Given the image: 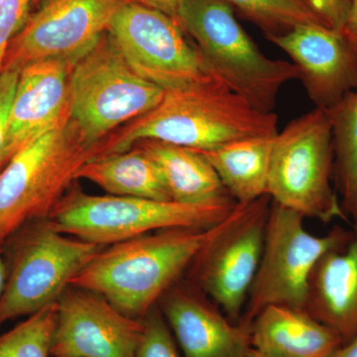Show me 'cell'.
I'll return each mask as SVG.
<instances>
[{
  "instance_id": "obj_3",
  "label": "cell",
  "mask_w": 357,
  "mask_h": 357,
  "mask_svg": "<svg viewBox=\"0 0 357 357\" xmlns=\"http://www.w3.org/2000/svg\"><path fill=\"white\" fill-rule=\"evenodd\" d=\"M177 21L211 74L260 112H273L284 84L300 79L293 62L259 50L223 0H180Z\"/></svg>"
},
{
  "instance_id": "obj_24",
  "label": "cell",
  "mask_w": 357,
  "mask_h": 357,
  "mask_svg": "<svg viewBox=\"0 0 357 357\" xmlns=\"http://www.w3.org/2000/svg\"><path fill=\"white\" fill-rule=\"evenodd\" d=\"M57 303L35 312L0 335V357H53Z\"/></svg>"
},
{
  "instance_id": "obj_20",
  "label": "cell",
  "mask_w": 357,
  "mask_h": 357,
  "mask_svg": "<svg viewBox=\"0 0 357 357\" xmlns=\"http://www.w3.org/2000/svg\"><path fill=\"white\" fill-rule=\"evenodd\" d=\"M275 136L248 138L197 151L208 159L234 201L248 204L267 195Z\"/></svg>"
},
{
  "instance_id": "obj_10",
  "label": "cell",
  "mask_w": 357,
  "mask_h": 357,
  "mask_svg": "<svg viewBox=\"0 0 357 357\" xmlns=\"http://www.w3.org/2000/svg\"><path fill=\"white\" fill-rule=\"evenodd\" d=\"M107 33L134 72L165 91L220 82L178 21L158 10L126 2Z\"/></svg>"
},
{
  "instance_id": "obj_28",
  "label": "cell",
  "mask_w": 357,
  "mask_h": 357,
  "mask_svg": "<svg viewBox=\"0 0 357 357\" xmlns=\"http://www.w3.org/2000/svg\"><path fill=\"white\" fill-rule=\"evenodd\" d=\"M351 0H307L326 26L342 31L349 16Z\"/></svg>"
},
{
  "instance_id": "obj_2",
  "label": "cell",
  "mask_w": 357,
  "mask_h": 357,
  "mask_svg": "<svg viewBox=\"0 0 357 357\" xmlns=\"http://www.w3.org/2000/svg\"><path fill=\"white\" fill-rule=\"evenodd\" d=\"M278 117L256 109L222 82L166 91L161 102L107 137L109 153L128 151L141 140L194 150H213L236 141L275 136Z\"/></svg>"
},
{
  "instance_id": "obj_4",
  "label": "cell",
  "mask_w": 357,
  "mask_h": 357,
  "mask_svg": "<svg viewBox=\"0 0 357 357\" xmlns=\"http://www.w3.org/2000/svg\"><path fill=\"white\" fill-rule=\"evenodd\" d=\"M105 155V138L91 144L70 119L14 155L0 171V248L26 223L48 218L79 169Z\"/></svg>"
},
{
  "instance_id": "obj_11",
  "label": "cell",
  "mask_w": 357,
  "mask_h": 357,
  "mask_svg": "<svg viewBox=\"0 0 357 357\" xmlns=\"http://www.w3.org/2000/svg\"><path fill=\"white\" fill-rule=\"evenodd\" d=\"M272 199L268 195L236 204L188 273L190 282L239 324L261 260Z\"/></svg>"
},
{
  "instance_id": "obj_18",
  "label": "cell",
  "mask_w": 357,
  "mask_h": 357,
  "mask_svg": "<svg viewBox=\"0 0 357 357\" xmlns=\"http://www.w3.org/2000/svg\"><path fill=\"white\" fill-rule=\"evenodd\" d=\"M251 347L268 357H330L342 345L331 328L306 310L264 307L249 328Z\"/></svg>"
},
{
  "instance_id": "obj_8",
  "label": "cell",
  "mask_w": 357,
  "mask_h": 357,
  "mask_svg": "<svg viewBox=\"0 0 357 357\" xmlns=\"http://www.w3.org/2000/svg\"><path fill=\"white\" fill-rule=\"evenodd\" d=\"M164 95L163 89L134 72L107 32L73 67L70 119L95 144L151 112Z\"/></svg>"
},
{
  "instance_id": "obj_14",
  "label": "cell",
  "mask_w": 357,
  "mask_h": 357,
  "mask_svg": "<svg viewBox=\"0 0 357 357\" xmlns=\"http://www.w3.org/2000/svg\"><path fill=\"white\" fill-rule=\"evenodd\" d=\"M270 41L297 66L299 79L317 109H332L357 89V51L342 31L314 23Z\"/></svg>"
},
{
  "instance_id": "obj_6",
  "label": "cell",
  "mask_w": 357,
  "mask_h": 357,
  "mask_svg": "<svg viewBox=\"0 0 357 357\" xmlns=\"http://www.w3.org/2000/svg\"><path fill=\"white\" fill-rule=\"evenodd\" d=\"M103 248L58 231L47 218L16 230L2 248L7 276L0 326L57 303L70 280Z\"/></svg>"
},
{
  "instance_id": "obj_17",
  "label": "cell",
  "mask_w": 357,
  "mask_h": 357,
  "mask_svg": "<svg viewBox=\"0 0 357 357\" xmlns=\"http://www.w3.org/2000/svg\"><path fill=\"white\" fill-rule=\"evenodd\" d=\"M351 225V239L328 251L314 267L305 307L342 344L357 337V220Z\"/></svg>"
},
{
  "instance_id": "obj_13",
  "label": "cell",
  "mask_w": 357,
  "mask_h": 357,
  "mask_svg": "<svg viewBox=\"0 0 357 357\" xmlns=\"http://www.w3.org/2000/svg\"><path fill=\"white\" fill-rule=\"evenodd\" d=\"M53 357H135L142 319L117 310L86 289L69 286L57 302Z\"/></svg>"
},
{
  "instance_id": "obj_5",
  "label": "cell",
  "mask_w": 357,
  "mask_h": 357,
  "mask_svg": "<svg viewBox=\"0 0 357 357\" xmlns=\"http://www.w3.org/2000/svg\"><path fill=\"white\" fill-rule=\"evenodd\" d=\"M236 204H185L114 195L93 196L70 187L47 218L62 234L109 246L158 230L213 227Z\"/></svg>"
},
{
  "instance_id": "obj_26",
  "label": "cell",
  "mask_w": 357,
  "mask_h": 357,
  "mask_svg": "<svg viewBox=\"0 0 357 357\" xmlns=\"http://www.w3.org/2000/svg\"><path fill=\"white\" fill-rule=\"evenodd\" d=\"M33 0H0V74L9 45L29 17Z\"/></svg>"
},
{
  "instance_id": "obj_27",
  "label": "cell",
  "mask_w": 357,
  "mask_h": 357,
  "mask_svg": "<svg viewBox=\"0 0 357 357\" xmlns=\"http://www.w3.org/2000/svg\"><path fill=\"white\" fill-rule=\"evenodd\" d=\"M20 70L4 69L0 74V171L6 167V138L9 117L13 107L14 95L17 88Z\"/></svg>"
},
{
  "instance_id": "obj_7",
  "label": "cell",
  "mask_w": 357,
  "mask_h": 357,
  "mask_svg": "<svg viewBox=\"0 0 357 357\" xmlns=\"http://www.w3.org/2000/svg\"><path fill=\"white\" fill-rule=\"evenodd\" d=\"M267 195L305 218L349 222L333 185L332 126L326 110L314 107L275 136Z\"/></svg>"
},
{
  "instance_id": "obj_33",
  "label": "cell",
  "mask_w": 357,
  "mask_h": 357,
  "mask_svg": "<svg viewBox=\"0 0 357 357\" xmlns=\"http://www.w3.org/2000/svg\"><path fill=\"white\" fill-rule=\"evenodd\" d=\"M248 357H268L263 356L262 354H260V352L256 351L255 349H253L252 347H251L250 351L248 352Z\"/></svg>"
},
{
  "instance_id": "obj_22",
  "label": "cell",
  "mask_w": 357,
  "mask_h": 357,
  "mask_svg": "<svg viewBox=\"0 0 357 357\" xmlns=\"http://www.w3.org/2000/svg\"><path fill=\"white\" fill-rule=\"evenodd\" d=\"M333 132V185L345 215L357 220V89L326 110Z\"/></svg>"
},
{
  "instance_id": "obj_1",
  "label": "cell",
  "mask_w": 357,
  "mask_h": 357,
  "mask_svg": "<svg viewBox=\"0 0 357 357\" xmlns=\"http://www.w3.org/2000/svg\"><path fill=\"white\" fill-rule=\"evenodd\" d=\"M222 222L158 230L105 246L70 286L100 294L123 314L141 319L183 278Z\"/></svg>"
},
{
  "instance_id": "obj_21",
  "label": "cell",
  "mask_w": 357,
  "mask_h": 357,
  "mask_svg": "<svg viewBox=\"0 0 357 357\" xmlns=\"http://www.w3.org/2000/svg\"><path fill=\"white\" fill-rule=\"evenodd\" d=\"M114 196L172 201L161 173L139 147L91 160L77 174Z\"/></svg>"
},
{
  "instance_id": "obj_30",
  "label": "cell",
  "mask_w": 357,
  "mask_h": 357,
  "mask_svg": "<svg viewBox=\"0 0 357 357\" xmlns=\"http://www.w3.org/2000/svg\"><path fill=\"white\" fill-rule=\"evenodd\" d=\"M342 32L357 51V0L351 1L349 16Z\"/></svg>"
},
{
  "instance_id": "obj_19",
  "label": "cell",
  "mask_w": 357,
  "mask_h": 357,
  "mask_svg": "<svg viewBox=\"0 0 357 357\" xmlns=\"http://www.w3.org/2000/svg\"><path fill=\"white\" fill-rule=\"evenodd\" d=\"M134 145L154 162L172 201L185 204L236 203L210 162L197 150L157 140H141Z\"/></svg>"
},
{
  "instance_id": "obj_31",
  "label": "cell",
  "mask_w": 357,
  "mask_h": 357,
  "mask_svg": "<svg viewBox=\"0 0 357 357\" xmlns=\"http://www.w3.org/2000/svg\"><path fill=\"white\" fill-rule=\"evenodd\" d=\"M330 357H357V337L342 344Z\"/></svg>"
},
{
  "instance_id": "obj_12",
  "label": "cell",
  "mask_w": 357,
  "mask_h": 357,
  "mask_svg": "<svg viewBox=\"0 0 357 357\" xmlns=\"http://www.w3.org/2000/svg\"><path fill=\"white\" fill-rule=\"evenodd\" d=\"M128 0H47L28 17L7 50L3 69L37 61L76 64L98 44Z\"/></svg>"
},
{
  "instance_id": "obj_29",
  "label": "cell",
  "mask_w": 357,
  "mask_h": 357,
  "mask_svg": "<svg viewBox=\"0 0 357 357\" xmlns=\"http://www.w3.org/2000/svg\"><path fill=\"white\" fill-rule=\"evenodd\" d=\"M128 2L140 4L149 8L158 10L160 13L170 16L177 20V13L180 0H128Z\"/></svg>"
},
{
  "instance_id": "obj_32",
  "label": "cell",
  "mask_w": 357,
  "mask_h": 357,
  "mask_svg": "<svg viewBox=\"0 0 357 357\" xmlns=\"http://www.w3.org/2000/svg\"><path fill=\"white\" fill-rule=\"evenodd\" d=\"M7 276V268L6 259H4L3 251L0 248V300L3 295L4 288H6Z\"/></svg>"
},
{
  "instance_id": "obj_25",
  "label": "cell",
  "mask_w": 357,
  "mask_h": 357,
  "mask_svg": "<svg viewBox=\"0 0 357 357\" xmlns=\"http://www.w3.org/2000/svg\"><path fill=\"white\" fill-rule=\"evenodd\" d=\"M143 333L135 357H181L170 326L158 305L142 318Z\"/></svg>"
},
{
  "instance_id": "obj_16",
  "label": "cell",
  "mask_w": 357,
  "mask_h": 357,
  "mask_svg": "<svg viewBox=\"0 0 357 357\" xmlns=\"http://www.w3.org/2000/svg\"><path fill=\"white\" fill-rule=\"evenodd\" d=\"M74 66L48 59L21 69L7 130V163L22 148L69 121Z\"/></svg>"
},
{
  "instance_id": "obj_15",
  "label": "cell",
  "mask_w": 357,
  "mask_h": 357,
  "mask_svg": "<svg viewBox=\"0 0 357 357\" xmlns=\"http://www.w3.org/2000/svg\"><path fill=\"white\" fill-rule=\"evenodd\" d=\"M184 357H248V328L230 321L190 281L178 280L158 302Z\"/></svg>"
},
{
  "instance_id": "obj_9",
  "label": "cell",
  "mask_w": 357,
  "mask_h": 357,
  "mask_svg": "<svg viewBox=\"0 0 357 357\" xmlns=\"http://www.w3.org/2000/svg\"><path fill=\"white\" fill-rule=\"evenodd\" d=\"M304 220L300 213L271 202L261 260L239 321L248 331L255 317L271 305L305 310L314 267L328 251L351 239L352 230L340 225L326 236H314Z\"/></svg>"
},
{
  "instance_id": "obj_23",
  "label": "cell",
  "mask_w": 357,
  "mask_h": 357,
  "mask_svg": "<svg viewBox=\"0 0 357 357\" xmlns=\"http://www.w3.org/2000/svg\"><path fill=\"white\" fill-rule=\"evenodd\" d=\"M257 25L268 40L300 25L325 24L307 0H223ZM326 25V24H325Z\"/></svg>"
}]
</instances>
